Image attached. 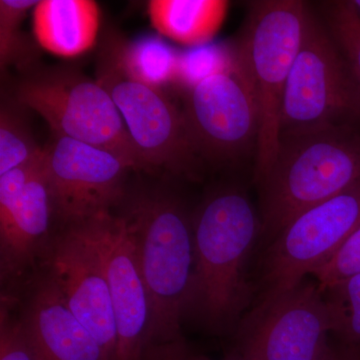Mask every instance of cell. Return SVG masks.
Instances as JSON below:
<instances>
[{
  "instance_id": "cell-10",
  "label": "cell",
  "mask_w": 360,
  "mask_h": 360,
  "mask_svg": "<svg viewBox=\"0 0 360 360\" xmlns=\"http://www.w3.org/2000/svg\"><path fill=\"white\" fill-rule=\"evenodd\" d=\"M101 59L96 80L112 97L146 169L161 168L177 176L198 179L194 150L184 112L160 89L130 77L115 47Z\"/></svg>"
},
{
  "instance_id": "cell-12",
  "label": "cell",
  "mask_w": 360,
  "mask_h": 360,
  "mask_svg": "<svg viewBox=\"0 0 360 360\" xmlns=\"http://www.w3.org/2000/svg\"><path fill=\"white\" fill-rule=\"evenodd\" d=\"M44 167L54 214L66 225L112 212L124 200L130 168L108 151L56 137L45 149Z\"/></svg>"
},
{
  "instance_id": "cell-17",
  "label": "cell",
  "mask_w": 360,
  "mask_h": 360,
  "mask_svg": "<svg viewBox=\"0 0 360 360\" xmlns=\"http://www.w3.org/2000/svg\"><path fill=\"white\" fill-rule=\"evenodd\" d=\"M151 25L162 37L186 47H200L217 37L226 18L225 0H151Z\"/></svg>"
},
{
  "instance_id": "cell-6",
  "label": "cell",
  "mask_w": 360,
  "mask_h": 360,
  "mask_svg": "<svg viewBox=\"0 0 360 360\" xmlns=\"http://www.w3.org/2000/svg\"><path fill=\"white\" fill-rule=\"evenodd\" d=\"M335 330L326 290L304 278L290 290L253 302L234 330L243 360H323Z\"/></svg>"
},
{
  "instance_id": "cell-5",
  "label": "cell",
  "mask_w": 360,
  "mask_h": 360,
  "mask_svg": "<svg viewBox=\"0 0 360 360\" xmlns=\"http://www.w3.org/2000/svg\"><path fill=\"white\" fill-rule=\"evenodd\" d=\"M16 98L39 113L56 137L108 151L130 169H146L112 97L96 79L68 71L44 73L21 82Z\"/></svg>"
},
{
  "instance_id": "cell-16",
  "label": "cell",
  "mask_w": 360,
  "mask_h": 360,
  "mask_svg": "<svg viewBox=\"0 0 360 360\" xmlns=\"http://www.w3.org/2000/svg\"><path fill=\"white\" fill-rule=\"evenodd\" d=\"M33 33L54 56L75 58L94 47L101 27V9L94 0H41L33 7Z\"/></svg>"
},
{
  "instance_id": "cell-1",
  "label": "cell",
  "mask_w": 360,
  "mask_h": 360,
  "mask_svg": "<svg viewBox=\"0 0 360 360\" xmlns=\"http://www.w3.org/2000/svg\"><path fill=\"white\" fill-rule=\"evenodd\" d=\"M194 266L186 314L213 333H233L255 300L250 276L262 222L238 186L212 191L193 214Z\"/></svg>"
},
{
  "instance_id": "cell-14",
  "label": "cell",
  "mask_w": 360,
  "mask_h": 360,
  "mask_svg": "<svg viewBox=\"0 0 360 360\" xmlns=\"http://www.w3.org/2000/svg\"><path fill=\"white\" fill-rule=\"evenodd\" d=\"M44 155L0 175L2 279L20 276L44 246L49 245L46 239L54 212Z\"/></svg>"
},
{
  "instance_id": "cell-24",
  "label": "cell",
  "mask_w": 360,
  "mask_h": 360,
  "mask_svg": "<svg viewBox=\"0 0 360 360\" xmlns=\"http://www.w3.org/2000/svg\"><path fill=\"white\" fill-rule=\"evenodd\" d=\"M0 360H37L20 319H14L2 302L0 314Z\"/></svg>"
},
{
  "instance_id": "cell-25",
  "label": "cell",
  "mask_w": 360,
  "mask_h": 360,
  "mask_svg": "<svg viewBox=\"0 0 360 360\" xmlns=\"http://www.w3.org/2000/svg\"><path fill=\"white\" fill-rule=\"evenodd\" d=\"M191 352L184 338L172 342L148 345L142 360H189Z\"/></svg>"
},
{
  "instance_id": "cell-28",
  "label": "cell",
  "mask_w": 360,
  "mask_h": 360,
  "mask_svg": "<svg viewBox=\"0 0 360 360\" xmlns=\"http://www.w3.org/2000/svg\"><path fill=\"white\" fill-rule=\"evenodd\" d=\"M352 4H354L355 9H356L357 13L360 15V0H354V1H352Z\"/></svg>"
},
{
  "instance_id": "cell-22",
  "label": "cell",
  "mask_w": 360,
  "mask_h": 360,
  "mask_svg": "<svg viewBox=\"0 0 360 360\" xmlns=\"http://www.w3.org/2000/svg\"><path fill=\"white\" fill-rule=\"evenodd\" d=\"M35 0H1L0 1V60L9 65L25 56V41L20 25L26 13L37 6Z\"/></svg>"
},
{
  "instance_id": "cell-8",
  "label": "cell",
  "mask_w": 360,
  "mask_h": 360,
  "mask_svg": "<svg viewBox=\"0 0 360 360\" xmlns=\"http://www.w3.org/2000/svg\"><path fill=\"white\" fill-rule=\"evenodd\" d=\"M359 226L360 180L303 212L265 245L258 262L253 302L302 283L328 262Z\"/></svg>"
},
{
  "instance_id": "cell-7",
  "label": "cell",
  "mask_w": 360,
  "mask_h": 360,
  "mask_svg": "<svg viewBox=\"0 0 360 360\" xmlns=\"http://www.w3.org/2000/svg\"><path fill=\"white\" fill-rule=\"evenodd\" d=\"M360 120V92L330 33L309 13L286 82L281 134Z\"/></svg>"
},
{
  "instance_id": "cell-20",
  "label": "cell",
  "mask_w": 360,
  "mask_h": 360,
  "mask_svg": "<svg viewBox=\"0 0 360 360\" xmlns=\"http://www.w3.org/2000/svg\"><path fill=\"white\" fill-rule=\"evenodd\" d=\"M328 6V32L347 61L360 92V15L352 1H335Z\"/></svg>"
},
{
  "instance_id": "cell-4",
  "label": "cell",
  "mask_w": 360,
  "mask_h": 360,
  "mask_svg": "<svg viewBox=\"0 0 360 360\" xmlns=\"http://www.w3.org/2000/svg\"><path fill=\"white\" fill-rule=\"evenodd\" d=\"M309 13V6L298 0L253 2L233 54L250 82L259 113L255 184L264 179L276 158L284 90Z\"/></svg>"
},
{
  "instance_id": "cell-2",
  "label": "cell",
  "mask_w": 360,
  "mask_h": 360,
  "mask_svg": "<svg viewBox=\"0 0 360 360\" xmlns=\"http://www.w3.org/2000/svg\"><path fill=\"white\" fill-rule=\"evenodd\" d=\"M360 180V134L348 124L281 134L259 191L260 241L269 245L291 221Z\"/></svg>"
},
{
  "instance_id": "cell-13",
  "label": "cell",
  "mask_w": 360,
  "mask_h": 360,
  "mask_svg": "<svg viewBox=\"0 0 360 360\" xmlns=\"http://www.w3.org/2000/svg\"><path fill=\"white\" fill-rule=\"evenodd\" d=\"M45 272L108 359L115 360L117 329L105 274L94 251L70 227L47 246Z\"/></svg>"
},
{
  "instance_id": "cell-26",
  "label": "cell",
  "mask_w": 360,
  "mask_h": 360,
  "mask_svg": "<svg viewBox=\"0 0 360 360\" xmlns=\"http://www.w3.org/2000/svg\"><path fill=\"white\" fill-rule=\"evenodd\" d=\"M323 360H360V347L338 343L331 345Z\"/></svg>"
},
{
  "instance_id": "cell-11",
  "label": "cell",
  "mask_w": 360,
  "mask_h": 360,
  "mask_svg": "<svg viewBox=\"0 0 360 360\" xmlns=\"http://www.w3.org/2000/svg\"><path fill=\"white\" fill-rule=\"evenodd\" d=\"M66 226L94 251L105 274L117 329L115 360H142L150 342L151 305L127 222L110 212Z\"/></svg>"
},
{
  "instance_id": "cell-15",
  "label": "cell",
  "mask_w": 360,
  "mask_h": 360,
  "mask_svg": "<svg viewBox=\"0 0 360 360\" xmlns=\"http://www.w3.org/2000/svg\"><path fill=\"white\" fill-rule=\"evenodd\" d=\"M20 319L37 360H108L45 271L32 283Z\"/></svg>"
},
{
  "instance_id": "cell-3",
  "label": "cell",
  "mask_w": 360,
  "mask_h": 360,
  "mask_svg": "<svg viewBox=\"0 0 360 360\" xmlns=\"http://www.w3.org/2000/svg\"><path fill=\"white\" fill-rule=\"evenodd\" d=\"M127 222L151 305L150 342L182 340L193 283V215L174 193L158 189L130 196Z\"/></svg>"
},
{
  "instance_id": "cell-18",
  "label": "cell",
  "mask_w": 360,
  "mask_h": 360,
  "mask_svg": "<svg viewBox=\"0 0 360 360\" xmlns=\"http://www.w3.org/2000/svg\"><path fill=\"white\" fill-rule=\"evenodd\" d=\"M115 49L120 65L130 77L160 89L176 75V60L167 45L156 37H146Z\"/></svg>"
},
{
  "instance_id": "cell-19",
  "label": "cell",
  "mask_w": 360,
  "mask_h": 360,
  "mask_svg": "<svg viewBox=\"0 0 360 360\" xmlns=\"http://www.w3.org/2000/svg\"><path fill=\"white\" fill-rule=\"evenodd\" d=\"M39 148L25 122L13 111L2 108L0 115V175L39 160Z\"/></svg>"
},
{
  "instance_id": "cell-9",
  "label": "cell",
  "mask_w": 360,
  "mask_h": 360,
  "mask_svg": "<svg viewBox=\"0 0 360 360\" xmlns=\"http://www.w3.org/2000/svg\"><path fill=\"white\" fill-rule=\"evenodd\" d=\"M182 112L200 160L229 165L257 150V99L234 56L191 82Z\"/></svg>"
},
{
  "instance_id": "cell-23",
  "label": "cell",
  "mask_w": 360,
  "mask_h": 360,
  "mask_svg": "<svg viewBox=\"0 0 360 360\" xmlns=\"http://www.w3.org/2000/svg\"><path fill=\"white\" fill-rule=\"evenodd\" d=\"M360 274V226L338 248L333 257L314 270L315 277L322 290Z\"/></svg>"
},
{
  "instance_id": "cell-27",
  "label": "cell",
  "mask_w": 360,
  "mask_h": 360,
  "mask_svg": "<svg viewBox=\"0 0 360 360\" xmlns=\"http://www.w3.org/2000/svg\"><path fill=\"white\" fill-rule=\"evenodd\" d=\"M189 360H213L210 359V357L205 356V355L200 354H191V357H189ZM221 360H243V357L240 356L238 354V352H234V350H231L226 356L224 357V359Z\"/></svg>"
},
{
  "instance_id": "cell-21",
  "label": "cell",
  "mask_w": 360,
  "mask_h": 360,
  "mask_svg": "<svg viewBox=\"0 0 360 360\" xmlns=\"http://www.w3.org/2000/svg\"><path fill=\"white\" fill-rule=\"evenodd\" d=\"M340 342L360 347V274L326 290Z\"/></svg>"
}]
</instances>
